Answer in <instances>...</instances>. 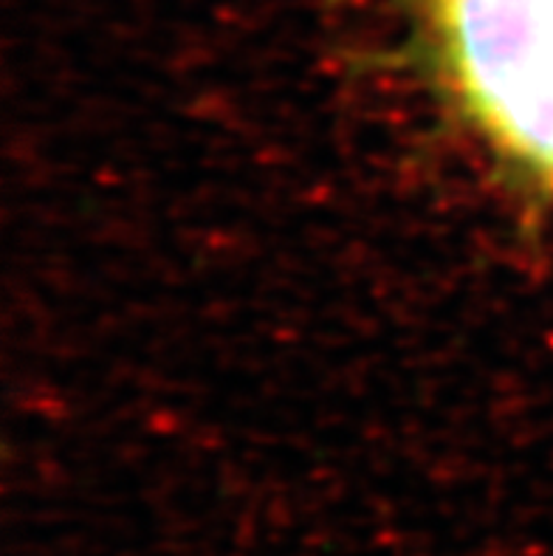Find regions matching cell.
<instances>
[{"label": "cell", "mask_w": 553, "mask_h": 556, "mask_svg": "<svg viewBox=\"0 0 553 556\" xmlns=\"http://www.w3.org/2000/svg\"><path fill=\"white\" fill-rule=\"evenodd\" d=\"M441 17L480 122L553 176V0H441Z\"/></svg>", "instance_id": "6da1fadb"}]
</instances>
